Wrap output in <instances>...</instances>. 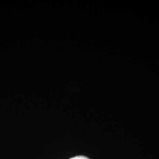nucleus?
Returning <instances> with one entry per match:
<instances>
[{
  "label": "nucleus",
  "instance_id": "1",
  "mask_svg": "<svg viewBox=\"0 0 159 159\" xmlns=\"http://www.w3.org/2000/svg\"><path fill=\"white\" fill-rule=\"evenodd\" d=\"M70 159H90L85 156H76V157H74L73 158H71Z\"/></svg>",
  "mask_w": 159,
  "mask_h": 159
}]
</instances>
